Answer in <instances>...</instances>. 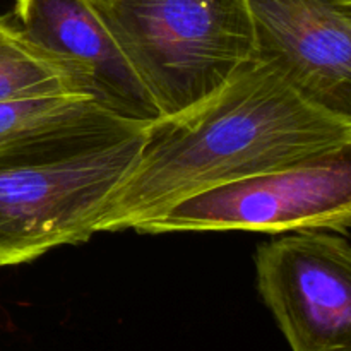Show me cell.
Segmentation results:
<instances>
[{"label": "cell", "mask_w": 351, "mask_h": 351, "mask_svg": "<svg viewBox=\"0 0 351 351\" xmlns=\"http://www.w3.org/2000/svg\"><path fill=\"white\" fill-rule=\"evenodd\" d=\"M149 123L98 110L0 151V267L91 239Z\"/></svg>", "instance_id": "cell-2"}, {"label": "cell", "mask_w": 351, "mask_h": 351, "mask_svg": "<svg viewBox=\"0 0 351 351\" xmlns=\"http://www.w3.org/2000/svg\"><path fill=\"white\" fill-rule=\"evenodd\" d=\"M256 60L351 122V19L335 0H249Z\"/></svg>", "instance_id": "cell-7"}, {"label": "cell", "mask_w": 351, "mask_h": 351, "mask_svg": "<svg viewBox=\"0 0 351 351\" xmlns=\"http://www.w3.org/2000/svg\"><path fill=\"white\" fill-rule=\"evenodd\" d=\"M351 230V136L276 170L189 197L137 226L143 235Z\"/></svg>", "instance_id": "cell-4"}, {"label": "cell", "mask_w": 351, "mask_h": 351, "mask_svg": "<svg viewBox=\"0 0 351 351\" xmlns=\"http://www.w3.org/2000/svg\"><path fill=\"white\" fill-rule=\"evenodd\" d=\"M257 290L291 351H351V245L328 230L256 252Z\"/></svg>", "instance_id": "cell-5"}, {"label": "cell", "mask_w": 351, "mask_h": 351, "mask_svg": "<svg viewBox=\"0 0 351 351\" xmlns=\"http://www.w3.org/2000/svg\"><path fill=\"white\" fill-rule=\"evenodd\" d=\"M103 110L81 95H55L0 103V151L34 136L77 122Z\"/></svg>", "instance_id": "cell-9"}, {"label": "cell", "mask_w": 351, "mask_h": 351, "mask_svg": "<svg viewBox=\"0 0 351 351\" xmlns=\"http://www.w3.org/2000/svg\"><path fill=\"white\" fill-rule=\"evenodd\" d=\"M74 95L57 67L21 33L12 17L0 16V103Z\"/></svg>", "instance_id": "cell-8"}, {"label": "cell", "mask_w": 351, "mask_h": 351, "mask_svg": "<svg viewBox=\"0 0 351 351\" xmlns=\"http://www.w3.org/2000/svg\"><path fill=\"white\" fill-rule=\"evenodd\" d=\"M335 2L336 5H338L339 9H341L343 12H345L351 19V0H335Z\"/></svg>", "instance_id": "cell-10"}, {"label": "cell", "mask_w": 351, "mask_h": 351, "mask_svg": "<svg viewBox=\"0 0 351 351\" xmlns=\"http://www.w3.org/2000/svg\"><path fill=\"white\" fill-rule=\"evenodd\" d=\"M12 21L60 71L74 95L141 123L161 119L158 106L89 0H16Z\"/></svg>", "instance_id": "cell-6"}, {"label": "cell", "mask_w": 351, "mask_h": 351, "mask_svg": "<svg viewBox=\"0 0 351 351\" xmlns=\"http://www.w3.org/2000/svg\"><path fill=\"white\" fill-rule=\"evenodd\" d=\"M350 136V120L312 105L254 60L199 106L149 123L143 151L106 201L95 233L136 230L185 199L276 170Z\"/></svg>", "instance_id": "cell-1"}, {"label": "cell", "mask_w": 351, "mask_h": 351, "mask_svg": "<svg viewBox=\"0 0 351 351\" xmlns=\"http://www.w3.org/2000/svg\"><path fill=\"white\" fill-rule=\"evenodd\" d=\"M161 119L195 108L256 60L249 0H89Z\"/></svg>", "instance_id": "cell-3"}]
</instances>
